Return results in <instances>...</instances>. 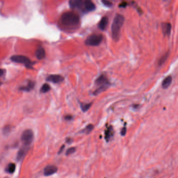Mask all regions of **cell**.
<instances>
[{
  "instance_id": "obj_4",
  "label": "cell",
  "mask_w": 178,
  "mask_h": 178,
  "mask_svg": "<svg viewBox=\"0 0 178 178\" xmlns=\"http://www.w3.org/2000/svg\"><path fill=\"white\" fill-rule=\"evenodd\" d=\"M11 60L14 62L24 64L25 67L28 69H31L34 64V62H32L27 57L24 55H13L11 58Z\"/></svg>"
},
{
  "instance_id": "obj_24",
  "label": "cell",
  "mask_w": 178,
  "mask_h": 178,
  "mask_svg": "<svg viewBox=\"0 0 178 178\" xmlns=\"http://www.w3.org/2000/svg\"><path fill=\"white\" fill-rule=\"evenodd\" d=\"M11 127L9 126H6L4 127L3 129V133L4 134H7L9 133V132L11 131Z\"/></svg>"
},
{
  "instance_id": "obj_9",
  "label": "cell",
  "mask_w": 178,
  "mask_h": 178,
  "mask_svg": "<svg viewBox=\"0 0 178 178\" xmlns=\"http://www.w3.org/2000/svg\"><path fill=\"white\" fill-rule=\"evenodd\" d=\"M95 84L97 85L102 86H108L110 84L109 82L108 79L104 75H100L99 77L95 81Z\"/></svg>"
},
{
  "instance_id": "obj_25",
  "label": "cell",
  "mask_w": 178,
  "mask_h": 178,
  "mask_svg": "<svg viewBox=\"0 0 178 178\" xmlns=\"http://www.w3.org/2000/svg\"><path fill=\"white\" fill-rule=\"evenodd\" d=\"M102 3L105 6L107 7H111L112 6V3L109 1H102Z\"/></svg>"
},
{
  "instance_id": "obj_6",
  "label": "cell",
  "mask_w": 178,
  "mask_h": 178,
  "mask_svg": "<svg viewBox=\"0 0 178 178\" xmlns=\"http://www.w3.org/2000/svg\"><path fill=\"white\" fill-rule=\"evenodd\" d=\"M70 7L73 9H77L85 11L84 1L82 0H72L69 2Z\"/></svg>"
},
{
  "instance_id": "obj_7",
  "label": "cell",
  "mask_w": 178,
  "mask_h": 178,
  "mask_svg": "<svg viewBox=\"0 0 178 178\" xmlns=\"http://www.w3.org/2000/svg\"><path fill=\"white\" fill-rule=\"evenodd\" d=\"M64 78L62 76L60 75H51L47 78V80L55 84L62 83Z\"/></svg>"
},
{
  "instance_id": "obj_27",
  "label": "cell",
  "mask_w": 178,
  "mask_h": 178,
  "mask_svg": "<svg viewBox=\"0 0 178 178\" xmlns=\"http://www.w3.org/2000/svg\"><path fill=\"white\" fill-rule=\"evenodd\" d=\"M72 119H73V116L71 115H68L65 116V119L66 120L69 121V120H71Z\"/></svg>"
},
{
  "instance_id": "obj_8",
  "label": "cell",
  "mask_w": 178,
  "mask_h": 178,
  "mask_svg": "<svg viewBox=\"0 0 178 178\" xmlns=\"http://www.w3.org/2000/svg\"><path fill=\"white\" fill-rule=\"evenodd\" d=\"M58 171V168L53 165H49L45 168L43 174L45 176H50L55 174Z\"/></svg>"
},
{
  "instance_id": "obj_30",
  "label": "cell",
  "mask_w": 178,
  "mask_h": 178,
  "mask_svg": "<svg viewBox=\"0 0 178 178\" xmlns=\"http://www.w3.org/2000/svg\"><path fill=\"white\" fill-rule=\"evenodd\" d=\"M4 70L0 69V77H1V76H2L4 74Z\"/></svg>"
},
{
  "instance_id": "obj_12",
  "label": "cell",
  "mask_w": 178,
  "mask_h": 178,
  "mask_svg": "<svg viewBox=\"0 0 178 178\" xmlns=\"http://www.w3.org/2000/svg\"><path fill=\"white\" fill-rule=\"evenodd\" d=\"M35 55L39 60L43 59L45 57V52L43 48L42 47H39L36 51Z\"/></svg>"
},
{
  "instance_id": "obj_18",
  "label": "cell",
  "mask_w": 178,
  "mask_h": 178,
  "mask_svg": "<svg viewBox=\"0 0 178 178\" xmlns=\"http://www.w3.org/2000/svg\"><path fill=\"white\" fill-rule=\"evenodd\" d=\"M34 86H35L34 82H32V81H29L26 86H23V87H21L20 88V89H21V90H23V91H29L34 88Z\"/></svg>"
},
{
  "instance_id": "obj_13",
  "label": "cell",
  "mask_w": 178,
  "mask_h": 178,
  "mask_svg": "<svg viewBox=\"0 0 178 178\" xmlns=\"http://www.w3.org/2000/svg\"><path fill=\"white\" fill-rule=\"evenodd\" d=\"M162 32L166 36H169L170 35L171 30V25L168 23H164L162 24Z\"/></svg>"
},
{
  "instance_id": "obj_19",
  "label": "cell",
  "mask_w": 178,
  "mask_h": 178,
  "mask_svg": "<svg viewBox=\"0 0 178 178\" xmlns=\"http://www.w3.org/2000/svg\"><path fill=\"white\" fill-rule=\"evenodd\" d=\"M16 169V165L14 163H10L8 165L6 168V170L9 174H13Z\"/></svg>"
},
{
  "instance_id": "obj_11",
  "label": "cell",
  "mask_w": 178,
  "mask_h": 178,
  "mask_svg": "<svg viewBox=\"0 0 178 178\" xmlns=\"http://www.w3.org/2000/svg\"><path fill=\"white\" fill-rule=\"evenodd\" d=\"M114 134V131L112 126H110L107 128L105 131V139L107 142H109L110 139L113 136Z\"/></svg>"
},
{
  "instance_id": "obj_14",
  "label": "cell",
  "mask_w": 178,
  "mask_h": 178,
  "mask_svg": "<svg viewBox=\"0 0 178 178\" xmlns=\"http://www.w3.org/2000/svg\"><path fill=\"white\" fill-rule=\"evenodd\" d=\"M108 24V18L107 17L105 16L101 18V19L100 20V21L99 23V27L101 30H104L106 28Z\"/></svg>"
},
{
  "instance_id": "obj_28",
  "label": "cell",
  "mask_w": 178,
  "mask_h": 178,
  "mask_svg": "<svg viewBox=\"0 0 178 178\" xmlns=\"http://www.w3.org/2000/svg\"><path fill=\"white\" fill-rule=\"evenodd\" d=\"M127 5H128V3L126 2H123L122 3H121L119 5V7H125Z\"/></svg>"
},
{
  "instance_id": "obj_22",
  "label": "cell",
  "mask_w": 178,
  "mask_h": 178,
  "mask_svg": "<svg viewBox=\"0 0 178 178\" xmlns=\"http://www.w3.org/2000/svg\"><path fill=\"white\" fill-rule=\"evenodd\" d=\"M169 57V53L167 52L166 53V54H165V55H164L162 57L160 58V59L159 60V62H158V64H159V65L160 66V65H162V64H163L165 61H166V60L167 59V58H168Z\"/></svg>"
},
{
  "instance_id": "obj_26",
  "label": "cell",
  "mask_w": 178,
  "mask_h": 178,
  "mask_svg": "<svg viewBox=\"0 0 178 178\" xmlns=\"http://www.w3.org/2000/svg\"><path fill=\"white\" fill-rule=\"evenodd\" d=\"M126 128H125V127H124V128L121 130V135L122 136H124L126 133Z\"/></svg>"
},
{
  "instance_id": "obj_2",
  "label": "cell",
  "mask_w": 178,
  "mask_h": 178,
  "mask_svg": "<svg viewBox=\"0 0 178 178\" xmlns=\"http://www.w3.org/2000/svg\"><path fill=\"white\" fill-rule=\"evenodd\" d=\"M124 21V16L119 14H117L114 18L111 27V32L112 36L115 41H118L120 38L121 30L123 26Z\"/></svg>"
},
{
  "instance_id": "obj_23",
  "label": "cell",
  "mask_w": 178,
  "mask_h": 178,
  "mask_svg": "<svg viewBox=\"0 0 178 178\" xmlns=\"http://www.w3.org/2000/svg\"><path fill=\"white\" fill-rule=\"evenodd\" d=\"M75 151H76L75 147H71V148H69L67 150V151H66V155L69 156V155L72 154L74 153Z\"/></svg>"
},
{
  "instance_id": "obj_29",
  "label": "cell",
  "mask_w": 178,
  "mask_h": 178,
  "mask_svg": "<svg viewBox=\"0 0 178 178\" xmlns=\"http://www.w3.org/2000/svg\"><path fill=\"white\" fill-rule=\"evenodd\" d=\"M64 147H65V146H64V145H63L61 147L60 150L59 151V154H61V152H62V151L63 150L64 148Z\"/></svg>"
},
{
  "instance_id": "obj_1",
  "label": "cell",
  "mask_w": 178,
  "mask_h": 178,
  "mask_svg": "<svg viewBox=\"0 0 178 178\" xmlns=\"http://www.w3.org/2000/svg\"><path fill=\"white\" fill-rule=\"evenodd\" d=\"M62 26L68 29L77 28L80 25V18L78 15L73 12L63 13L60 18Z\"/></svg>"
},
{
  "instance_id": "obj_21",
  "label": "cell",
  "mask_w": 178,
  "mask_h": 178,
  "mask_svg": "<svg viewBox=\"0 0 178 178\" xmlns=\"http://www.w3.org/2000/svg\"><path fill=\"white\" fill-rule=\"evenodd\" d=\"M91 103L89 104H80V108L83 112H86L88 111L91 106Z\"/></svg>"
},
{
  "instance_id": "obj_10",
  "label": "cell",
  "mask_w": 178,
  "mask_h": 178,
  "mask_svg": "<svg viewBox=\"0 0 178 178\" xmlns=\"http://www.w3.org/2000/svg\"><path fill=\"white\" fill-rule=\"evenodd\" d=\"M84 8L85 11L91 12L95 10L96 6L92 1L86 0L84 1Z\"/></svg>"
},
{
  "instance_id": "obj_5",
  "label": "cell",
  "mask_w": 178,
  "mask_h": 178,
  "mask_svg": "<svg viewBox=\"0 0 178 178\" xmlns=\"http://www.w3.org/2000/svg\"><path fill=\"white\" fill-rule=\"evenodd\" d=\"M34 133L32 130H25L22 134L21 140L24 145L27 147L32 144L34 140Z\"/></svg>"
},
{
  "instance_id": "obj_17",
  "label": "cell",
  "mask_w": 178,
  "mask_h": 178,
  "mask_svg": "<svg viewBox=\"0 0 178 178\" xmlns=\"http://www.w3.org/2000/svg\"><path fill=\"white\" fill-rule=\"evenodd\" d=\"M172 77L170 75L167 76V77H166L163 80V82H162V87L164 88H167L172 83Z\"/></svg>"
},
{
  "instance_id": "obj_16",
  "label": "cell",
  "mask_w": 178,
  "mask_h": 178,
  "mask_svg": "<svg viewBox=\"0 0 178 178\" xmlns=\"http://www.w3.org/2000/svg\"><path fill=\"white\" fill-rule=\"evenodd\" d=\"M94 128V126L93 124H89L88 125L86 126L84 129L80 131L79 133L89 134L91 133V132L93 130Z\"/></svg>"
},
{
  "instance_id": "obj_31",
  "label": "cell",
  "mask_w": 178,
  "mask_h": 178,
  "mask_svg": "<svg viewBox=\"0 0 178 178\" xmlns=\"http://www.w3.org/2000/svg\"><path fill=\"white\" fill-rule=\"evenodd\" d=\"M72 142V139H71L70 138H68L67 139V142L68 143H71Z\"/></svg>"
},
{
  "instance_id": "obj_15",
  "label": "cell",
  "mask_w": 178,
  "mask_h": 178,
  "mask_svg": "<svg viewBox=\"0 0 178 178\" xmlns=\"http://www.w3.org/2000/svg\"><path fill=\"white\" fill-rule=\"evenodd\" d=\"M26 152H27L26 147H25V148H21V149H20L17 152V157H16L17 160L18 161H20V160H22L24 158V157H25V155H26Z\"/></svg>"
},
{
  "instance_id": "obj_3",
  "label": "cell",
  "mask_w": 178,
  "mask_h": 178,
  "mask_svg": "<svg viewBox=\"0 0 178 178\" xmlns=\"http://www.w3.org/2000/svg\"><path fill=\"white\" fill-rule=\"evenodd\" d=\"M103 36L101 34H93L86 39L85 43L90 46H97L102 42Z\"/></svg>"
},
{
  "instance_id": "obj_20",
  "label": "cell",
  "mask_w": 178,
  "mask_h": 178,
  "mask_svg": "<svg viewBox=\"0 0 178 178\" xmlns=\"http://www.w3.org/2000/svg\"><path fill=\"white\" fill-rule=\"evenodd\" d=\"M50 86L48 84H44L42 85L41 89H40V92L41 93H47L50 90Z\"/></svg>"
}]
</instances>
